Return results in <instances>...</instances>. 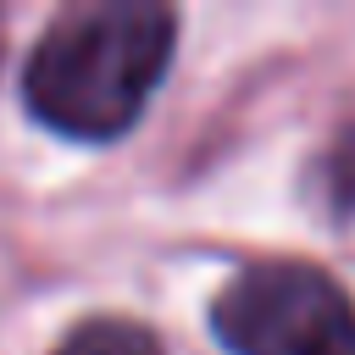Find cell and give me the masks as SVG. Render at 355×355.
Here are the masks:
<instances>
[{"mask_svg": "<svg viewBox=\"0 0 355 355\" xmlns=\"http://www.w3.org/2000/svg\"><path fill=\"white\" fill-rule=\"evenodd\" d=\"M322 183H327V205L338 216H355V128L338 133V144L322 161Z\"/></svg>", "mask_w": 355, "mask_h": 355, "instance_id": "obj_4", "label": "cell"}, {"mask_svg": "<svg viewBox=\"0 0 355 355\" xmlns=\"http://www.w3.org/2000/svg\"><path fill=\"white\" fill-rule=\"evenodd\" d=\"M55 355H161V344H155V333L139 327V322L94 316V322H83V327H72Z\"/></svg>", "mask_w": 355, "mask_h": 355, "instance_id": "obj_3", "label": "cell"}, {"mask_svg": "<svg viewBox=\"0 0 355 355\" xmlns=\"http://www.w3.org/2000/svg\"><path fill=\"white\" fill-rule=\"evenodd\" d=\"M233 355H355V300L305 261L244 266L211 305Z\"/></svg>", "mask_w": 355, "mask_h": 355, "instance_id": "obj_2", "label": "cell"}, {"mask_svg": "<svg viewBox=\"0 0 355 355\" xmlns=\"http://www.w3.org/2000/svg\"><path fill=\"white\" fill-rule=\"evenodd\" d=\"M172 33L178 17L155 0L67 6L28 55V111L72 139H116L161 83Z\"/></svg>", "mask_w": 355, "mask_h": 355, "instance_id": "obj_1", "label": "cell"}]
</instances>
